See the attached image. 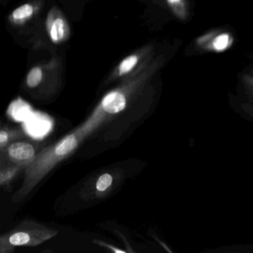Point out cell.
Here are the masks:
<instances>
[{
	"label": "cell",
	"instance_id": "obj_1",
	"mask_svg": "<svg viewBox=\"0 0 253 253\" xmlns=\"http://www.w3.org/2000/svg\"><path fill=\"white\" fill-rule=\"evenodd\" d=\"M58 232L55 228L26 219L8 232L0 234V253H13L18 247L41 245L55 237Z\"/></svg>",
	"mask_w": 253,
	"mask_h": 253
},
{
	"label": "cell",
	"instance_id": "obj_2",
	"mask_svg": "<svg viewBox=\"0 0 253 253\" xmlns=\"http://www.w3.org/2000/svg\"><path fill=\"white\" fill-rule=\"evenodd\" d=\"M43 144L28 137L17 139L0 148V169L24 167L33 162Z\"/></svg>",
	"mask_w": 253,
	"mask_h": 253
},
{
	"label": "cell",
	"instance_id": "obj_3",
	"mask_svg": "<svg viewBox=\"0 0 253 253\" xmlns=\"http://www.w3.org/2000/svg\"><path fill=\"white\" fill-rule=\"evenodd\" d=\"M126 98L119 92H112L107 94L102 101V108L109 113H117L126 107Z\"/></svg>",
	"mask_w": 253,
	"mask_h": 253
},
{
	"label": "cell",
	"instance_id": "obj_4",
	"mask_svg": "<svg viewBox=\"0 0 253 253\" xmlns=\"http://www.w3.org/2000/svg\"><path fill=\"white\" fill-rule=\"evenodd\" d=\"M23 137H27V134L22 128L17 127L0 128V148L3 147L12 140Z\"/></svg>",
	"mask_w": 253,
	"mask_h": 253
},
{
	"label": "cell",
	"instance_id": "obj_5",
	"mask_svg": "<svg viewBox=\"0 0 253 253\" xmlns=\"http://www.w3.org/2000/svg\"><path fill=\"white\" fill-rule=\"evenodd\" d=\"M24 169V167L0 169V189L11 184L15 180L16 177Z\"/></svg>",
	"mask_w": 253,
	"mask_h": 253
},
{
	"label": "cell",
	"instance_id": "obj_6",
	"mask_svg": "<svg viewBox=\"0 0 253 253\" xmlns=\"http://www.w3.org/2000/svg\"><path fill=\"white\" fill-rule=\"evenodd\" d=\"M42 81V69L40 67H35L29 72L27 76V85L29 88L38 87Z\"/></svg>",
	"mask_w": 253,
	"mask_h": 253
},
{
	"label": "cell",
	"instance_id": "obj_7",
	"mask_svg": "<svg viewBox=\"0 0 253 253\" xmlns=\"http://www.w3.org/2000/svg\"><path fill=\"white\" fill-rule=\"evenodd\" d=\"M51 38L54 42H58L64 36V22L58 18L53 23L51 29Z\"/></svg>",
	"mask_w": 253,
	"mask_h": 253
},
{
	"label": "cell",
	"instance_id": "obj_8",
	"mask_svg": "<svg viewBox=\"0 0 253 253\" xmlns=\"http://www.w3.org/2000/svg\"><path fill=\"white\" fill-rule=\"evenodd\" d=\"M33 7L29 4L22 5L17 8L13 12V17L16 20H22V19L28 18L33 14Z\"/></svg>",
	"mask_w": 253,
	"mask_h": 253
},
{
	"label": "cell",
	"instance_id": "obj_9",
	"mask_svg": "<svg viewBox=\"0 0 253 253\" xmlns=\"http://www.w3.org/2000/svg\"><path fill=\"white\" fill-rule=\"evenodd\" d=\"M112 183V177L109 174H104L100 176L96 183V189L98 192H104Z\"/></svg>",
	"mask_w": 253,
	"mask_h": 253
},
{
	"label": "cell",
	"instance_id": "obj_10",
	"mask_svg": "<svg viewBox=\"0 0 253 253\" xmlns=\"http://www.w3.org/2000/svg\"><path fill=\"white\" fill-rule=\"evenodd\" d=\"M137 62V58L136 56H130L128 58L122 62L120 66V73L121 75L127 73L131 70L133 67L135 66Z\"/></svg>",
	"mask_w": 253,
	"mask_h": 253
},
{
	"label": "cell",
	"instance_id": "obj_11",
	"mask_svg": "<svg viewBox=\"0 0 253 253\" xmlns=\"http://www.w3.org/2000/svg\"><path fill=\"white\" fill-rule=\"evenodd\" d=\"M228 41H229V38L227 35H223L217 37L214 41V48L217 50L224 49L227 45Z\"/></svg>",
	"mask_w": 253,
	"mask_h": 253
},
{
	"label": "cell",
	"instance_id": "obj_12",
	"mask_svg": "<svg viewBox=\"0 0 253 253\" xmlns=\"http://www.w3.org/2000/svg\"><path fill=\"white\" fill-rule=\"evenodd\" d=\"M169 2H171V3H174V2H177L180 1V0H168Z\"/></svg>",
	"mask_w": 253,
	"mask_h": 253
},
{
	"label": "cell",
	"instance_id": "obj_13",
	"mask_svg": "<svg viewBox=\"0 0 253 253\" xmlns=\"http://www.w3.org/2000/svg\"><path fill=\"white\" fill-rule=\"evenodd\" d=\"M0 228H1V223H0Z\"/></svg>",
	"mask_w": 253,
	"mask_h": 253
},
{
	"label": "cell",
	"instance_id": "obj_14",
	"mask_svg": "<svg viewBox=\"0 0 253 253\" xmlns=\"http://www.w3.org/2000/svg\"><path fill=\"white\" fill-rule=\"evenodd\" d=\"M0 125H1V122H0Z\"/></svg>",
	"mask_w": 253,
	"mask_h": 253
}]
</instances>
